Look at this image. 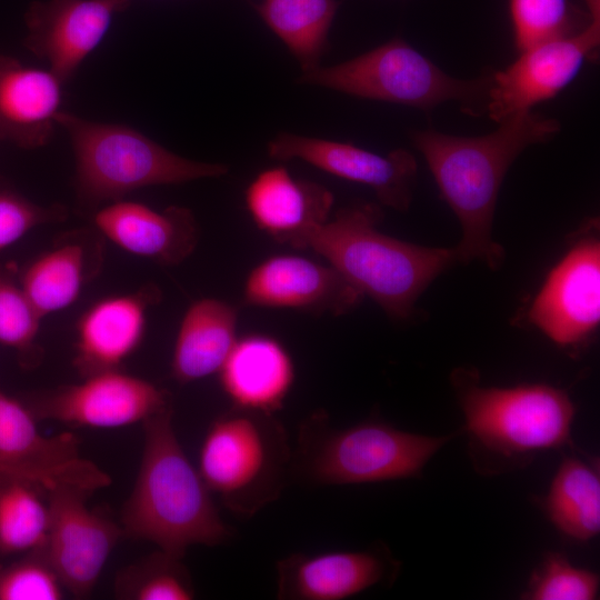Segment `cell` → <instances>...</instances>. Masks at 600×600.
<instances>
[{"mask_svg": "<svg viewBox=\"0 0 600 600\" xmlns=\"http://www.w3.org/2000/svg\"><path fill=\"white\" fill-rule=\"evenodd\" d=\"M498 123L497 130L480 137H457L434 130L414 131L411 136L461 224L462 238L454 247L458 262L480 260L492 270L504 259L502 247L491 234L502 180L527 147L544 142L560 130L556 119L531 110Z\"/></svg>", "mask_w": 600, "mask_h": 600, "instance_id": "1", "label": "cell"}, {"mask_svg": "<svg viewBox=\"0 0 600 600\" xmlns=\"http://www.w3.org/2000/svg\"><path fill=\"white\" fill-rule=\"evenodd\" d=\"M172 412L171 407L142 422V458L121 529L182 559L189 547L223 543L231 531L177 438Z\"/></svg>", "mask_w": 600, "mask_h": 600, "instance_id": "2", "label": "cell"}, {"mask_svg": "<svg viewBox=\"0 0 600 600\" xmlns=\"http://www.w3.org/2000/svg\"><path fill=\"white\" fill-rule=\"evenodd\" d=\"M382 212L377 204L339 209L312 229L300 249L323 257L363 296L391 318L407 319L427 287L458 262L454 248H432L389 237L377 229Z\"/></svg>", "mask_w": 600, "mask_h": 600, "instance_id": "3", "label": "cell"}, {"mask_svg": "<svg viewBox=\"0 0 600 600\" xmlns=\"http://www.w3.org/2000/svg\"><path fill=\"white\" fill-rule=\"evenodd\" d=\"M56 122L71 142L78 203L92 212L146 187L217 178L229 170L222 163L176 154L124 124L92 121L62 110Z\"/></svg>", "mask_w": 600, "mask_h": 600, "instance_id": "4", "label": "cell"}, {"mask_svg": "<svg viewBox=\"0 0 600 600\" xmlns=\"http://www.w3.org/2000/svg\"><path fill=\"white\" fill-rule=\"evenodd\" d=\"M452 436H424L381 421L333 429L316 412L300 428L293 469L316 484H358L418 477Z\"/></svg>", "mask_w": 600, "mask_h": 600, "instance_id": "5", "label": "cell"}, {"mask_svg": "<svg viewBox=\"0 0 600 600\" xmlns=\"http://www.w3.org/2000/svg\"><path fill=\"white\" fill-rule=\"evenodd\" d=\"M291 459L287 433L273 414L233 407L209 426L198 471L228 509L251 517L279 497Z\"/></svg>", "mask_w": 600, "mask_h": 600, "instance_id": "6", "label": "cell"}, {"mask_svg": "<svg viewBox=\"0 0 600 600\" xmlns=\"http://www.w3.org/2000/svg\"><path fill=\"white\" fill-rule=\"evenodd\" d=\"M298 82L422 110L458 101L474 113L486 110L491 74L450 77L402 39H392L341 63L302 72Z\"/></svg>", "mask_w": 600, "mask_h": 600, "instance_id": "7", "label": "cell"}, {"mask_svg": "<svg viewBox=\"0 0 600 600\" xmlns=\"http://www.w3.org/2000/svg\"><path fill=\"white\" fill-rule=\"evenodd\" d=\"M462 373L456 381L473 443L511 458L569 442L576 409L564 391L541 383L481 387Z\"/></svg>", "mask_w": 600, "mask_h": 600, "instance_id": "8", "label": "cell"}, {"mask_svg": "<svg viewBox=\"0 0 600 600\" xmlns=\"http://www.w3.org/2000/svg\"><path fill=\"white\" fill-rule=\"evenodd\" d=\"M82 379L79 383L32 393L23 403L38 419L97 429L142 423L172 407L166 390L120 369Z\"/></svg>", "mask_w": 600, "mask_h": 600, "instance_id": "9", "label": "cell"}, {"mask_svg": "<svg viewBox=\"0 0 600 600\" xmlns=\"http://www.w3.org/2000/svg\"><path fill=\"white\" fill-rule=\"evenodd\" d=\"M30 409L0 390V462L14 477L46 491L71 486L89 493L110 484V477L79 454L71 433L43 436Z\"/></svg>", "mask_w": 600, "mask_h": 600, "instance_id": "10", "label": "cell"}, {"mask_svg": "<svg viewBox=\"0 0 600 600\" xmlns=\"http://www.w3.org/2000/svg\"><path fill=\"white\" fill-rule=\"evenodd\" d=\"M91 494L71 486L48 490L49 526L42 547L64 589L88 596L123 533L108 518L87 507Z\"/></svg>", "mask_w": 600, "mask_h": 600, "instance_id": "11", "label": "cell"}, {"mask_svg": "<svg viewBox=\"0 0 600 600\" xmlns=\"http://www.w3.org/2000/svg\"><path fill=\"white\" fill-rule=\"evenodd\" d=\"M600 43V22L590 21L571 36L521 52L504 70L491 74L486 111L500 122L559 93L583 62L594 58Z\"/></svg>", "mask_w": 600, "mask_h": 600, "instance_id": "12", "label": "cell"}, {"mask_svg": "<svg viewBox=\"0 0 600 600\" xmlns=\"http://www.w3.org/2000/svg\"><path fill=\"white\" fill-rule=\"evenodd\" d=\"M267 152L274 160L299 159L332 176L366 184L382 204L397 211L410 207L417 162L404 149L383 156L348 142L280 132L268 142Z\"/></svg>", "mask_w": 600, "mask_h": 600, "instance_id": "13", "label": "cell"}, {"mask_svg": "<svg viewBox=\"0 0 600 600\" xmlns=\"http://www.w3.org/2000/svg\"><path fill=\"white\" fill-rule=\"evenodd\" d=\"M130 0H38L26 11L24 47L68 82Z\"/></svg>", "mask_w": 600, "mask_h": 600, "instance_id": "14", "label": "cell"}, {"mask_svg": "<svg viewBox=\"0 0 600 600\" xmlns=\"http://www.w3.org/2000/svg\"><path fill=\"white\" fill-rule=\"evenodd\" d=\"M530 321L562 347L586 340L600 321L599 240L579 241L553 268L536 297Z\"/></svg>", "mask_w": 600, "mask_h": 600, "instance_id": "15", "label": "cell"}, {"mask_svg": "<svg viewBox=\"0 0 600 600\" xmlns=\"http://www.w3.org/2000/svg\"><path fill=\"white\" fill-rule=\"evenodd\" d=\"M363 297L330 264L298 254H277L249 272L242 302L251 307L341 316L353 310Z\"/></svg>", "mask_w": 600, "mask_h": 600, "instance_id": "16", "label": "cell"}, {"mask_svg": "<svg viewBox=\"0 0 600 600\" xmlns=\"http://www.w3.org/2000/svg\"><path fill=\"white\" fill-rule=\"evenodd\" d=\"M93 229L118 248L163 266H177L197 247L198 224L191 210H163L120 199L92 212Z\"/></svg>", "mask_w": 600, "mask_h": 600, "instance_id": "17", "label": "cell"}, {"mask_svg": "<svg viewBox=\"0 0 600 600\" xmlns=\"http://www.w3.org/2000/svg\"><path fill=\"white\" fill-rule=\"evenodd\" d=\"M160 300L154 286L98 300L79 318L72 363L83 378L120 369L140 347L149 308Z\"/></svg>", "mask_w": 600, "mask_h": 600, "instance_id": "18", "label": "cell"}, {"mask_svg": "<svg viewBox=\"0 0 600 600\" xmlns=\"http://www.w3.org/2000/svg\"><path fill=\"white\" fill-rule=\"evenodd\" d=\"M244 202L260 230L300 249L303 238L329 219L333 194L324 186L296 179L278 166L256 176L244 191Z\"/></svg>", "mask_w": 600, "mask_h": 600, "instance_id": "19", "label": "cell"}, {"mask_svg": "<svg viewBox=\"0 0 600 600\" xmlns=\"http://www.w3.org/2000/svg\"><path fill=\"white\" fill-rule=\"evenodd\" d=\"M277 598L343 600L379 583L388 561L371 550L294 553L277 562Z\"/></svg>", "mask_w": 600, "mask_h": 600, "instance_id": "20", "label": "cell"}, {"mask_svg": "<svg viewBox=\"0 0 600 600\" xmlns=\"http://www.w3.org/2000/svg\"><path fill=\"white\" fill-rule=\"evenodd\" d=\"M63 84L49 69L0 54V140L23 149L46 146L61 111Z\"/></svg>", "mask_w": 600, "mask_h": 600, "instance_id": "21", "label": "cell"}, {"mask_svg": "<svg viewBox=\"0 0 600 600\" xmlns=\"http://www.w3.org/2000/svg\"><path fill=\"white\" fill-rule=\"evenodd\" d=\"M218 374L233 407L273 414L283 407L296 370L281 342L266 334H249L237 339Z\"/></svg>", "mask_w": 600, "mask_h": 600, "instance_id": "22", "label": "cell"}, {"mask_svg": "<svg viewBox=\"0 0 600 600\" xmlns=\"http://www.w3.org/2000/svg\"><path fill=\"white\" fill-rule=\"evenodd\" d=\"M102 260L99 232L74 230L27 264L19 283L43 318L74 303L86 284L99 272Z\"/></svg>", "mask_w": 600, "mask_h": 600, "instance_id": "23", "label": "cell"}, {"mask_svg": "<svg viewBox=\"0 0 600 600\" xmlns=\"http://www.w3.org/2000/svg\"><path fill=\"white\" fill-rule=\"evenodd\" d=\"M238 310L217 298H201L186 310L174 340L171 374L187 384L218 373L237 341Z\"/></svg>", "mask_w": 600, "mask_h": 600, "instance_id": "24", "label": "cell"}, {"mask_svg": "<svg viewBox=\"0 0 600 600\" xmlns=\"http://www.w3.org/2000/svg\"><path fill=\"white\" fill-rule=\"evenodd\" d=\"M547 513L559 532L589 541L600 531V478L594 466L567 457L557 470L547 499Z\"/></svg>", "mask_w": 600, "mask_h": 600, "instance_id": "25", "label": "cell"}, {"mask_svg": "<svg viewBox=\"0 0 600 600\" xmlns=\"http://www.w3.org/2000/svg\"><path fill=\"white\" fill-rule=\"evenodd\" d=\"M338 7L337 0H262L257 10L307 72L320 66Z\"/></svg>", "mask_w": 600, "mask_h": 600, "instance_id": "26", "label": "cell"}, {"mask_svg": "<svg viewBox=\"0 0 600 600\" xmlns=\"http://www.w3.org/2000/svg\"><path fill=\"white\" fill-rule=\"evenodd\" d=\"M37 488L0 474V554L26 553L44 546L49 510Z\"/></svg>", "mask_w": 600, "mask_h": 600, "instance_id": "27", "label": "cell"}, {"mask_svg": "<svg viewBox=\"0 0 600 600\" xmlns=\"http://www.w3.org/2000/svg\"><path fill=\"white\" fill-rule=\"evenodd\" d=\"M181 558L159 550L119 571L114 593L127 600H190L191 577Z\"/></svg>", "mask_w": 600, "mask_h": 600, "instance_id": "28", "label": "cell"}, {"mask_svg": "<svg viewBox=\"0 0 600 600\" xmlns=\"http://www.w3.org/2000/svg\"><path fill=\"white\" fill-rule=\"evenodd\" d=\"M41 319L20 283L0 270V344L13 349L24 367L42 357L37 342Z\"/></svg>", "mask_w": 600, "mask_h": 600, "instance_id": "29", "label": "cell"}, {"mask_svg": "<svg viewBox=\"0 0 600 600\" xmlns=\"http://www.w3.org/2000/svg\"><path fill=\"white\" fill-rule=\"evenodd\" d=\"M509 11L520 52L579 32L567 0H509Z\"/></svg>", "mask_w": 600, "mask_h": 600, "instance_id": "30", "label": "cell"}, {"mask_svg": "<svg viewBox=\"0 0 600 600\" xmlns=\"http://www.w3.org/2000/svg\"><path fill=\"white\" fill-rule=\"evenodd\" d=\"M599 593V576L578 568L561 553H548L534 569L523 599L593 600Z\"/></svg>", "mask_w": 600, "mask_h": 600, "instance_id": "31", "label": "cell"}, {"mask_svg": "<svg viewBox=\"0 0 600 600\" xmlns=\"http://www.w3.org/2000/svg\"><path fill=\"white\" fill-rule=\"evenodd\" d=\"M63 589L42 548L0 567V600H59Z\"/></svg>", "mask_w": 600, "mask_h": 600, "instance_id": "32", "label": "cell"}, {"mask_svg": "<svg viewBox=\"0 0 600 600\" xmlns=\"http://www.w3.org/2000/svg\"><path fill=\"white\" fill-rule=\"evenodd\" d=\"M68 217L64 206H41L9 188H0V250L23 238L32 229L63 221Z\"/></svg>", "mask_w": 600, "mask_h": 600, "instance_id": "33", "label": "cell"}, {"mask_svg": "<svg viewBox=\"0 0 600 600\" xmlns=\"http://www.w3.org/2000/svg\"><path fill=\"white\" fill-rule=\"evenodd\" d=\"M590 21L600 22V0H584Z\"/></svg>", "mask_w": 600, "mask_h": 600, "instance_id": "34", "label": "cell"}, {"mask_svg": "<svg viewBox=\"0 0 600 600\" xmlns=\"http://www.w3.org/2000/svg\"><path fill=\"white\" fill-rule=\"evenodd\" d=\"M0 474L9 476V477L16 478V477L12 474V472H11L6 466H3L1 462H0Z\"/></svg>", "mask_w": 600, "mask_h": 600, "instance_id": "35", "label": "cell"}]
</instances>
